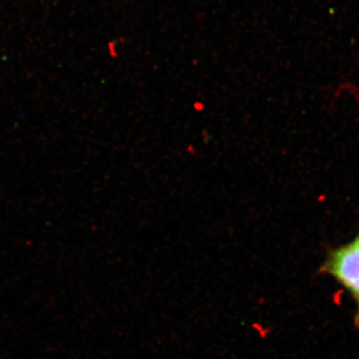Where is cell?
Here are the masks:
<instances>
[{
    "label": "cell",
    "instance_id": "cell-1",
    "mask_svg": "<svg viewBox=\"0 0 359 359\" xmlns=\"http://www.w3.org/2000/svg\"><path fill=\"white\" fill-rule=\"evenodd\" d=\"M323 271L334 278L355 302V320L359 325V236L353 242L330 252Z\"/></svg>",
    "mask_w": 359,
    "mask_h": 359
},
{
    "label": "cell",
    "instance_id": "cell-2",
    "mask_svg": "<svg viewBox=\"0 0 359 359\" xmlns=\"http://www.w3.org/2000/svg\"><path fill=\"white\" fill-rule=\"evenodd\" d=\"M201 135H202V139L203 142L207 145V144L210 143V140H211L212 135L210 134V132L208 131V130H203L202 132H201Z\"/></svg>",
    "mask_w": 359,
    "mask_h": 359
},
{
    "label": "cell",
    "instance_id": "cell-3",
    "mask_svg": "<svg viewBox=\"0 0 359 359\" xmlns=\"http://www.w3.org/2000/svg\"><path fill=\"white\" fill-rule=\"evenodd\" d=\"M193 109L196 111V112H203L205 109V105L204 103L201 102V101H197L193 104Z\"/></svg>",
    "mask_w": 359,
    "mask_h": 359
},
{
    "label": "cell",
    "instance_id": "cell-4",
    "mask_svg": "<svg viewBox=\"0 0 359 359\" xmlns=\"http://www.w3.org/2000/svg\"><path fill=\"white\" fill-rule=\"evenodd\" d=\"M186 152L188 153L189 155H195L197 150H196V147L193 144H189L186 147Z\"/></svg>",
    "mask_w": 359,
    "mask_h": 359
}]
</instances>
